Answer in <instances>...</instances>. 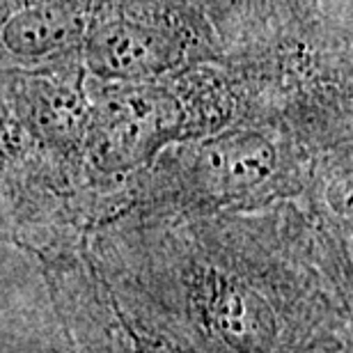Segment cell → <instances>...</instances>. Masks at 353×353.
Returning <instances> with one entry per match:
<instances>
[{
  "mask_svg": "<svg viewBox=\"0 0 353 353\" xmlns=\"http://www.w3.org/2000/svg\"><path fill=\"white\" fill-rule=\"evenodd\" d=\"M296 202L351 223V90L310 94L168 145L119 216H202Z\"/></svg>",
  "mask_w": 353,
  "mask_h": 353,
  "instance_id": "2",
  "label": "cell"
},
{
  "mask_svg": "<svg viewBox=\"0 0 353 353\" xmlns=\"http://www.w3.org/2000/svg\"><path fill=\"white\" fill-rule=\"evenodd\" d=\"M41 266L67 353H188L112 292L85 245Z\"/></svg>",
  "mask_w": 353,
  "mask_h": 353,
  "instance_id": "3",
  "label": "cell"
},
{
  "mask_svg": "<svg viewBox=\"0 0 353 353\" xmlns=\"http://www.w3.org/2000/svg\"><path fill=\"white\" fill-rule=\"evenodd\" d=\"M85 250L188 353H353L351 223L296 202L124 214L92 230Z\"/></svg>",
  "mask_w": 353,
  "mask_h": 353,
  "instance_id": "1",
  "label": "cell"
}]
</instances>
